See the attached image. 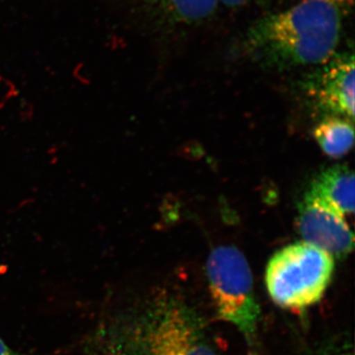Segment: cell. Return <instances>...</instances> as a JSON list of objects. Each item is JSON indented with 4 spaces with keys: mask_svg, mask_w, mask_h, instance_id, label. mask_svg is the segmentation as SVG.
<instances>
[{
    "mask_svg": "<svg viewBox=\"0 0 355 355\" xmlns=\"http://www.w3.org/2000/svg\"><path fill=\"white\" fill-rule=\"evenodd\" d=\"M352 0H301L254 21L238 49L273 69L319 67L338 53Z\"/></svg>",
    "mask_w": 355,
    "mask_h": 355,
    "instance_id": "obj_1",
    "label": "cell"
},
{
    "mask_svg": "<svg viewBox=\"0 0 355 355\" xmlns=\"http://www.w3.org/2000/svg\"><path fill=\"white\" fill-rule=\"evenodd\" d=\"M102 342L109 355H217L190 312L169 303L127 329L109 324Z\"/></svg>",
    "mask_w": 355,
    "mask_h": 355,
    "instance_id": "obj_2",
    "label": "cell"
},
{
    "mask_svg": "<svg viewBox=\"0 0 355 355\" xmlns=\"http://www.w3.org/2000/svg\"><path fill=\"white\" fill-rule=\"evenodd\" d=\"M335 270L333 257L306 242L277 252L266 270V286L273 302L301 310L321 300Z\"/></svg>",
    "mask_w": 355,
    "mask_h": 355,
    "instance_id": "obj_3",
    "label": "cell"
},
{
    "mask_svg": "<svg viewBox=\"0 0 355 355\" xmlns=\"http://www.w3.org/2000/svg\"><path fill=\"white\" fill-rule=\"evenodd\" d=\"M210 296L217 316L233 324L249 343L256 338L261 308L254 291L251 268L234 246L212 250L207 261Z\"/></svg>",
    "mask_w": 355,
    "mask_h": 355,
    "instance_id": "obj_4",
    "label": "cell"
},
{
    "mask_svg": "<svg viewBox=\"0 0 355 355\" xmlns=\"http://www.w3.org/2000/svg\"><path fill=\"white\" fill-rule=\"evenodd\" d=\"M297 228L303 242L320 248L334 259L345 258L354 250V233L345 216L307 193L299 205Z\"/></svg>",
    "mask_w": 355,
    "mask_h": 355,
    "instance_id": "obj_5",
    "label": "cell"
},
{
    "mask_svg": "<svg viewBox=\"0 0 355 355\" xmlns=\"http://www.w3.org/2000/svg\"><path fill=\"white\" fill-rule=\"evenodd\" d=\"M354 51H338L308 76V93L324 111L352 121L354 118Z\"/></svg>",
    "mask_w": 355,
    "mask_h": 355,
    "instance_id": "obj_6",
    "label": "cell"
},
{
    "mask_svg": "<svg viewBox=\"0 0 355 355\" xmlns=\"http://www.w3.org/2000/svg\"><path fill=\"white\" fill-rule=\"evenodd\" d=\"M140 12L163 28H193L211 19L219 0H137Z\"/></svg>",
    "mask_w": 355,
    "mask_h": 355,
    "instance_id": "obj_7",
    "label": "cell"
},
{
    "mask_svg": "<svg viewBox=\"0 0 355 355\" xmlns=\"http://www.w3.org/2000/svg\"><path fill=\"white\" fill-rule=\"evenodd\" d=\"M308 195L330 205L342 216L354 212V174L347 165L327 168L315 178Z\"/></svg>",
    "mask_w": 355,
    "mask_h": 355,
    "instance_id": "obj_8",
    "label": "cell"
},
{
    "mask_svg": "<svg viewBox=\"0 0 355 355\" xmlns=\"http://www.w3.org/2000/svg\"><path fill=\"white\" fill-rule=\"evenodd\" d=\"M314 137L327 155L331 158L343 157L354 146V125L349 119L330 116L315 128Z\"/></svg>",
    "mask_w": 355,
    "mask_h": 355,
    "instance_id": "obj_9",
    "label": "cell"
},
{
    "mask_svg": "<svg viewBox=\"0 0 355 355\" xmlns=\"http://www.w3.org/2000/svg\"><path fill=\"white\" fill-rule=\"evenodd\" d=\"M263 0H219L220 6L230 9L244 8L253 4L260 3Z\"/></svg>",
    "mask_w": 355,
    "mask_h": 355,
    "instance_id": "obj_10",
    "label": "cell"
},
{
    "mask_svg": "<svg viewBox=\"0 0 355 355\" xmlns=\"http://www.w3.org/2000/svg\"><path fill=\"white\" fill-rule=\"evenodd\" d=\"M0 355H22L18 354L17 352L9 347L8 345H6V343L3 342V340L0 338Z\"/></svg>",
    "mask_w": 355,
    "mask_h": 355,
    "instance_id": "obj_11",
    "label": "cell"
}]
</instances>
